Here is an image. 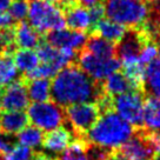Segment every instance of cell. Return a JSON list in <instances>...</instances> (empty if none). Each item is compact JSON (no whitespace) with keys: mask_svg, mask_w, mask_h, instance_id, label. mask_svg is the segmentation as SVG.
<instances>
[{"mask_svg":"<svg viewBox=\"0 0 160 160\" xmlns=\"http://www.w3.org/2000/svg\"><path fill=\"white\" fill-rule=\"evenodd\" d=\"M105 93L102 81L92 79L77 62L60 70L51 82V98L61 107L97 102Z\"/></svg>","mask_w":160,"mask_h":160,"instance_id":"1","label":"cell"},{"mask_svg":"<svg viewBox=\"0 0 160 160\" xmlns=\"http://www.w3.org/2000/svg\"><path fill=\"white\" fill-rule=\"evenodd\" d=\"M134 133L133 126L114 111L100 115L95 125L86 135L87 141L110 150H118Z\"/></svg>","mask_w":160,"mask_h":160,"instance_id":"2","label":"cell"},{"mask_svg":"<svg viewBox=\"0 0 160 160\" xmlns=\"http://www.w3.org/2000/svg\"><path fill=\"white\" fill-rule=\"evenodd\" d=\"M107 19L127 28H139L150 15V5L141 0H101Z\"/></svg>","mask_w":160,"mask_h":160,"instance_id":"3","label":"cell"},{"mask_svg":"<svg viewBox=\"0 0 160 160\" xmlns=\"http://www.w3.org/2000/svg\"><path fill=\"white\" fill-rule=\"evenodd\" d=\"M31 26L40 34L65 27L64 13L48 0H27Z\"/></svg>","mask_w":160,"mask_h":160,"instance_id":"4","label":"cell"},{"mask_svg":"<svg viewBox=\"0 0 160 160\" xmlns=\"http://www.w3.org/2000/svg\"><path fill=\"white\" fill-rule=\"evenodd\" d=\"M65 115L73 139H86L87 133L101 114L95 102H81L68 106L65 110Z\"/></svg>","mask_w":160,"mask_h":160,"instance_id":"5","label":"cell"},{"mask_svg":"<svg viewBox=\"0 0 160 160\" xmlns=\"http://www.w3.org/2000/svg\"><path fill=\"white\" fill-rule=\"evenodd\" d=\"M28 119L41 131H53L66 124L65 110L54 101L34 102L27 108Z\"/></svg>","mask_w":160,"mask_h":160,"instance_id":"6","label":"cell"},{"mask_svg":"<svg viewBox=\"0 0 160 160\" xmlns=\"http://www.w3.org/2000/svg\"><path fill=\"white\" fill-rule=\"evenodd\" d=\"M142 91H131L113 97V111L135 128L144 127V101Z\"/></svg>","mask_w":160,"mask_h":160,"instance_id":"7","label":"cell"},{"mask_svg":"<svg viewBox=\"0 0 160 160\" xmlns=\"http://www.w3.org/2000/svg\"><path fill=\"white\" fill-rule=\"evenodd\" d=\"M75 62L86 74L98 81H104L112 73L121 68V62L118 58H100L91 54L84 48L78 51Z\"/></svg>","mask_w":160,"mask_h":160,"instance_id":"8","label":"cell"},{"mask_svg":"<svg viewBox=\"0 0 160 160\" xmlns=\"http://www.w3.org/2000/svg\"><path fill=\"white\" fill-rule=\"evenodd\" d=\"M148 42H153L141 28H126L125 34L115 45V58L120 62L139 60V55Z\"/></svg>","mask_w":160,"mask_h":160,"instance_id":"9","label":"cell"},{"mask_svg":"<svg viewBox=\"0 0 160 160\" xmlns=\"http://www.w3.org/2000/svg\"><path fill=\"white\" fill-rule=\"evenodd\" d=\"M118 151L126 160H151L155 155L150 132L144 127L135 128L133 135Z\"/></svg>","mask_w":160,"mask_h":160,"instance_id":"10","label":"cell"},{"mask_svg":"<svg viewBox=\"0 0 160 160\" xmlns=\"http://www.w3.org/2000/svg\"><path fill=\"white\" fill-rule=\"evenodd\" d=\"M44 40L55 48H59V50L70 48L78 52L85 45L87 35L84 32H79V31L61 28V30L50 31L45 33Z\"/></svg>","mask_w":160,"mask_h":160,"instance_id":"11","label":"cell"},{"mask_svg":"<svg viewBox=\"0 0 160 160\" xmlns=\"http://www.w3.org/2000/svg\"><path fill=\"white\" fill-rule=\"evenodd\" d=\"M28 115L22 111L0 112V131L7 134H18L28 125Z\"/></svg>","mask_w":160,"mask_h":160,"instance_id":"12","label":"cell"},{"mask_svg":"<svg viewBox=\"0 0 160 160\" xmlns=\"http://www.w3.org/2000/svg\"><path fill=\"white\" fill-rule=\"evenodd\" d=\"M65 24L70 30L79 31V32H88L91 31V19L88 10L80 5H74L65 10L64 12Z\"/></svg>","mask_w":160,"mask_h":160,"instance_id":"13","label":"cell"},{"mask_svg":"<svg viewBox=\"0 0 160 160\" xmlns=\"http://www.w3.org/2000/svg\"><path fill=\"white\" fill-rule=\"evenodd\" d=\"M40 33L28 25L26 21H20L14 25V42L21 50H32L39 45Z\"/></svg>","mask_w":160,"mask_h":160,"instance_id":"14","label":"cell"},{"mask_svg":"<svg viewBox=\"0 0 160 160\" xmlns=\"http://www.w3.org/2000/svg\"><path fill=\"white\" fill-rule=\"evenodd\" d=\"M73 140L72 133L64 126H60L44 135L42 146L44 148L53 153H60L70 145Z\"/></svg>","mask_w":160,"mask_h":160,"instance_id":"15","label":"cell"},{"mask_svg":"<svg viewBox=\"0 0 160 160\" xmlns=\"http://www.w3.org/2000/svg\"><path fill=\"white\" fill-rule=\"evenodd\" d=\"M144 128L151 133H160V99L147 97L144 101Z\"/></svg>","mask_w":160,"mask_h":160,"instance_id":"16","label":"cell"},{"mask_svg":"<svg viewBox=\"0 0 160 160\" xmlns=\"http://www.w3.org/2000/svg\"><path fill=\"white\" fill-rule=\"evenodd\" d=\"M85 51L90 52L91 54L100 57V58H112L115 57V45L108 40L104 39L102 37L91 33L87 37L85 45L82 47Z\"/></svg>","mask_w":160,"mask_h":160,"instance_id":"17","label":"cell"},{"mask_svg":"<svg viewBox=\"0 0 160 160\" xmlns=\"http://www.w3.org/2000/svg\"><path fill=\"white\" fill-rule=\"evenodd\" d=\"M144 93L160 99V59L155 58L145 67Z\"/></svg>","mask_w":160,"mask_h":160,"instance_id":"18","label":"cell"},{"mask_svg":"<svg viewBox=\"0 0 160 160\" xmlns=\"http://www.w3.org/2000/svg\"><path fill=\"white\" fill-rule=\"evenodd\" d=\"M102 85H104L105 92L111 97H115L131 91H138L135 90L132 82L124 75V73H120V72H114L110 77H107L102 81Z\"/></svg>","mask_w":160,"mask_h":160,"instance_id":"19","label":"cell"},{"mask_svg":"<svg viewBox=\"0 0 160 160\" xmlns=\"http://www.w3.org/2000/svg\"><path fill=\"white\" fill-rule=\"evenodd\" d=\"M24 80L27 90L28 99L34 102H44L48 101L51 98V82L48 79H32Z\"/></svg>","mask_w":160,"mask_h":160,"instance_id":"20","label":"cell"},{"mask_svg":"<svg viewBox=\"0 0 160 160\" xmlns=\"http://www.w3.org/2000/svg\"><path fill=\"white\" fill-rule=\"evenodd\" d=\"M126 27L120 24H117L114 21H111L108 19L100 20L94 27V30L92 31V33L102 37L104 39L108 40L111 42H118L122 35L125 34ZM91 34V33H90Z\"/></svg>","mask_w":160,"mask_h":160,"instance_id":"21","label":"cell"},{"mask_svg":"<svg viewBox=\"0 0 160 160\" xmlns=\"http://www.w3.org/2000/svg\"><path fill=\"white\" fill-rule=\"evenodd\" d=\"M122 73L132 82L135 90L144 92V77H145V65H142L139 60L121 62Z\"/></svg>","mask_w":160,"mask_h":160,"instance_id":"22","label":"cell"},{"mask_svg":"<svg viewBox=\"0 0 160 160\" xmlns=\"http://www.w3.org/2000/svg\"><path fill=\"white\" fill-rule=\"evenodd\" d=\"M15 67L22 72V75L27 74L39 65V57L33 50H17L13 54Z\"/></svg>","mask_w":160,"mask_h":160,"instance_id":"23","label":"cell"},{"mask_svg":"<svg viewBox=\"0 0 160 160\" xmlns=\"http://www.w3.org/2000/svg\"><path fill=\"white\" fill-rule=\"evenodd\" d=\"M21 79L13 61V55H0V87H4Z\"/></svg>","mask_w":160,"mask_h":160,"instance_id":"24","label":"cell"},{"mask_svg":"<svg viewBox=\"0 0 160 160\" xmlns=\"http://www.w3.org/2000/svg\"><path fill=\"white\" fill-rule=\"evenodd\" d=\"M86 139H73V141L61 152L57 160H88V155L86 152L87 147Z\"/></svg>","mask_w":160,"mask_h":160,"instance_id":"25","label":"cell"},{"mask_svg":"<svg viewBox=\"0 0 160 160\" xmlns=\"http://www.w3.org/2000/svg\"><path fill=\"white\" fill-rule=\"evenodd\" d=\"M15 139L20 145L26 146V147H30V148L39 147L40 145H42L44 133L35 126H26L24 130L20 131L15 135Z\"/></svg>","mask_w":160,"mask_h":160,"instance_id":"26","label":"cell"},{"mask_svg":"<svg viewBox=\"0 0 160 160\" xmlns=\"http://www.w3.org/2000/svg\"><path fill=\"white\" fill-rule=\"evenodd\" d=\"M17 48L18 47L14 42V26L8 28H1L0 30V55H13Z\"/></svg>","mask_w":160,"mask_h":160,"instance_id":"27","label":"cell"},{"mask_svg":"<svg viewBox=\"0 0 160 160\" xmlns=\"http://www.w3.org/2000/svg\"><path fill=\"white\" fill-rule=\"evenodd\" d=\"M10 15L15 20V22L24 21L28 14V1L27 0H14L10 5Z\"/></svg>","mask_w":160,"mask_h":160,"instance_id":"28","label":"cell"},{"mask_svg":"<svg viewBox=\"0 0 160 160\" xmlns=\"http://www.w3.org/2000/svg\"><path fill=\"white\" fill-rule=\"evenodd\" d=\"M33 154H34V152L30 147L15 145L8 153H6L4 160H31Z\"/></svg>","mask_w":160,"mask_h":160,"instance_id":"29","label":"cell"},{"mask_svg":"<svg viewBox=\"0 0 160 160\" xmlns=\"http://www.w3.org/2000/svg\"><path fill=\"white\" fill-rule=\"evenodd\" d=\"M158 54V47L154 42H148L147 45L144 47V50L141 51L139 55V61L142 65H147L150 64L152 60H154Z\"/></svg>","mask_w":160,"mask_h":160,"instance_id":"30","label":"cell"},{"mask_svg":"<svg viewBox=\"0 0 160 160\" xmlns=\"http://www.w3.org/2000/svg\"><path fill=\"white\" fill-rule=\"evenodd\" d=\"M88 14H90L91 19V31L90 33H92V31L94 30V27L97 26V24L99 22L100 20H102L105 12H104V6L101 2L97 4L94 6H91L88 7Z\"/></svg>","mask_w":160,"mask_h":160,"instance_id":"31","label":"cell"},{"mask_svg":"<svg viewBox=\"0 0 160 160\" xmlns=\"http://www.w3.org/2000/svg\"><path fill=\"white\" fill-rule=\"evenodd\" d=\"M17 139H15L14 135L7 134L0 131V154L1 153H8L15 145H17Z\"/></svg>","mask_w":160,"mask_h":160,"instance_id":"32","label":"cell"},{"mask_svg":"<svg viewBox=\"0 0 160 160\" xmlns=\"http://www.w3.org/2000/svg\"><path fill=\"white\" fill-rule=\"evenodd\" d=\"M148 19L154 21L160 26V0H157L150 5V15Z\"/></svg>","mask_w":160,"mask_h":160,"instance_id":"33","label":"cell"},{"mask_svg":"<svg viewBox=\"0 0 160 160\" xmlns=\"http://www.w3.org/2000/svg\"><path fill=\"white\" fill-rule=\"evenodd\" d=\"M17 22L10 15V13H0V30L1 28H8V27H13Z\"/></svg>","mask_w":160,"mask_h":160,"instance_id":"34","label":"cell"},{"mask_svg":"<svg viewBox=\"0 0 160 160\" xmlns=\"http://www.w3.org/2000/svg\"><path fill=\"white\" fill-rule=\"evenodd\" d=\"M151 140H152V144L154 146L155 154L160 157V133H151Z\"/></svg>","mask_w":160,"mask_h":160,"instance_id":"35","label":"cell"},{"mask_svg":"<svg viewBox=\"0 0 160 160\" xmlns=\"http://www.w3.org/2000/svg\"><path fill=\"white\" fill-rule=\"evenodd\" d=\"M31 160H57V158H52L44 152H34V154Z\"/></svg>","mask_w":160,"mask_h":160,"instance_id":"36","label":"cell"},{"mask_svg":"<svg viewBox=\"0 0 160 160\" xmlns=\"http://www.w3.org/2000/svg\"><path fill=\"white\" fill-rule=\"evenodd\" d=\"M75 1H77L80 6H84V7H86V8L101 2V0H75Z\"/></svg>","mask_w":160,"mask_h":160,"instance_id":"37","label":"cell"},{"mask_svg":"<svg viewBox=\"0 0 160 160\" xmlns=\"http://www.w3.org/2000/svg\"><path fill=\"white\" fill-rule=\"evenodd\" d=\"M12 0H0V13L6 12V10H8Z\"/></svg>","mask_w":160,"mask_h":160,"instance_id":"38","label":"cell"},{"mask_svg":"<svg viewBox=\"0 0 160 160\" xmlns=\"http://www.w3.org/2000/svg\"><path fill=\"white\" fill-rule=\"evenodd\" d=\"M108 160H126V159L121 155V153H120L118 150H113V152H112V154L110 155Z\"/></svg>","mask_w":160,"mask_h":160,"instance_id":"39","label":"cell"},{"mask_svg":"<svg viewBox=\"0 0 160 160\" xmlns=\"http://www.w3.org/2000/svg\"><path fill=\"white\" fill-rule=\"evenodd\" d=\"M154 44L157 45V47H158V52L160 53V30H159V32H158V34L155 35Z\"/></svg>","mask_w":160,"mask_h":160,"instance_id":"40","label":"cell"},{"mask_svg":"<svg viewBox=\"0 0 160 160\" xmlns=\"http://www.w3.org/2000/svg\"><path fill=\"white\" fill-rule=\"evenodd\" d=\"M151 160H160V157H159V155H157V157H154V158H152Z\"/></svg>","mask_w":160,"mask_h":160,"instance_id":"41","label":"cell"},{"mask_svg":"<svg viewBox=\"0 0 160 160\" xmlns=\"http://www.w3.org/2000/svg\"><path fill=\"white\" fill-rule=\"evenodd\" d=\"M141 1H145V2H147V4L150 5V0H141Z\"/></svg>","mask_w":160,"mask_h":160,"instance_id":"42","label":"cell"},{"mask_svg":"<svg viewBox=\"0 0 160 160\" xmlns=\"http://www.w3.org/2000/svg\"><path fill=\"white\" fill-rule=\"evenodd\" d=\"M0 160H4V157H2V154H0Z\"/></svg>","mask_w":160,"mask_h":160,"instance_id":"43","label":"cell"}]
</instances>
